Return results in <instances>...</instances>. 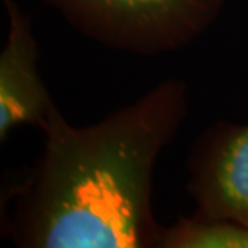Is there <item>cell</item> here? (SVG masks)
<instances>
[{
	"label": "cell",
	"mask_w": 248,
	"mask_h": 248,
	"mask_svg": "<svg viewBox=\"0 0 248 248\" xmlns=\"http://www.w3.org/2000/svg\"><path fill=\"white\" fill-rule=\"evenodd\" d=\"M100 46L155 57L190 46L219 16L224 0H46Z\"/></svg>",
	"instance_id": "obj_2"
},
{
	"label": "cell",
	"mask_w": 248,
	"mask_h": 248,
	"mask_svg": "<svg viewBox=\"0 0 248 248\" xmlns=\"http://www.w3.org/2000/svg\"><path fill=\"white\" fill-rule=\"evenodd\" d=\"M8 15L7 42L0 53V140L23 124L41 126L53 105L37 69L32 23L15 0H3Z\"/></svg>",
	"instance_id": "obj_4"
},
{
	"label": "cell",
	"mask_w": 248,
	"mask_h": 248,
	"mask_svg": "<svg viewBox=\"0 0 248 248\" xmlns=\"http://www.w3.org/2000/svg\"><path fill=\"white\" fill-rule=\"evenodd\" d=\"M187 105V86L174 78L84 127L53 103L39 126L42 153L15 203V245L161 248L166 229L152 210L153 171Z\"/></svg>",
	"instance_id": "obj_1"
},
{
	"label": "cell",
	"mask_w": 248,
	"mask_h": 248,
	"mask_svg": "<svg viewBox=\"0 0 248 248\" xmlns=\"http://www.w3.org/2000/svg\"><path fill=\"white\" fill-rule=\"evenodd\" d=\"M193 215L248 227V124L221 121L197 137L187 158Z\"/></svg>",
	"instance_id": "obj_3"
},
{
	"label": "cell",
	"mask_w": 248,
	"mask_h": 248,
	"mask_svg": "<svg viewBox=\"0 0 248 248\" xmlns=\"http://www.w3.org/2000/svg\"><path fill=\"white\" fill-rule=\"evenodd\" d=\"M161 248H248V227L234 221L179 217L166 227Z\"/></svg>",
	"instance_id": "obj_5"
}]
</instances>
